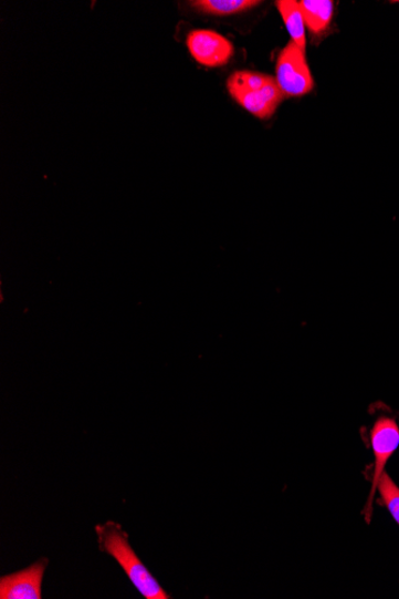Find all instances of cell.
Returning a JSON list of instances; mask_svg holds the SVG:
<instances>
[{
  "label": "cell",
  "mask_w": 399,
  "mask_h": 599,
  "mask_svg": "<svg viewBox=\"0 0 399 599\" xmlns=\"http://www.w3.org/2000/svg\"><path fill=\"white\" fill-rule=\"evenodd\" d=\"M99 550L107 552L119 564L128 579L146 599H169L170 595L147 570L128 541V535L120 524L107 521L96 527Z\"/></svg>",
  "instance_id": "obj_1"
},
{
  "label": "cell",
  "mask_w": 399,
  "mask_h": 599,
  "mask_svg": "<svg viewBox=\"0 0 399 599\" xmlns=\"http://www.w3.org/2000/svg\"><path fill=\"white\" fill-rule=\"evenodd\" d=\"M227 85L230 96L260 120L271 118L285 99L276 80L270 74L235 71Z\"/></svg>",
  "instance_id": "obj_2"
},
{
  "label": "cell",
  "mask_w": 399,
  "mask_h": 599,
  "mask_svg": "<svg viewBox=\"0 0 399 599\" xmlns=\"http://www.w3.org/2000/svg\"><path fill=\"white\" fill-rule=\"evenodd\" d=\"M276 82L284 97H302L315 83L306 62L305 51L291 41L276 60Z\"/></svg>",
  "instance_id": "obj_3"
},
{
  "label": "cell",
  "mask_w": 399,
  "mask_h": 599,
  "mask_svg": "<svg viewBox=\"0 0 399 599\" xmlns=\"http://www.w3.org/2000/svg\"><path fill=\"white\" fill-rule=\"evenodd\" d=\"M369 438H371V446L375 455V467L371 493H369L367 504L364 508V515L367 523L372 519L375 494L380 477L384 474V469H386L388 461L392 457L399 446V426L395 419L386 415L379 416L375 422L371 432H369Z\"/></svg>",
  "instance_id": "obj_4"
},
{
  "label": "cell",
  "mask_w": 399,
  "mask_h": 599,
  "mask_svg": "<svg viewBox=\"0 0 399 599\" xmlns=\"http://www.w3.org/2000/svg\"><path fill=\"white\" fill-rule=\"evenodd\" d=\"M187 48L191 56L206 68L227 65L234 54L232 42L214 30H193L187 37Z\"/></svg>",
  "instance_id": "obj_5"
},
{
  "label": "cell",
  "mask_w": 399,
  "mask_h": 599,
  "mask_svg": "<svg viewBox=\"0 0 399 599\" xmlns=\"http://www.w3.org/2000/svg\"><path fill=\"white\" fill-rule=\"evenodd\" d=\"M49 559L38 562L17 574L0 578V598L2 599H41L42 581Z\"/></svg>",
  "instance_id": "obj_6"
},
{
  "label": "cell",
  "mask_w": 399,
  "mask_h": 599,
  "mask_svg": "<svg viewBox=\"0 0 399 599\" xmlns=\"http://www.w3.org/2000/svg\"><path fill=\"white\" fill-rule=\"evenodd\" d=\"M300 6L309 33L317 37L327 32L334 17L330 0H302Z\"/></svg>",
  "instance_id": "obj_7"
},
{
  "label": "cell",
  "mask_w": 399,
  "mask_h": 599,
  "mask_svg": "<svg viewBox=\"0 0 399 599\" xmlns=\"http://www.w3.org/2000/svg\"><path fill=\"white\" fill-rule=\"evenodd\" d=\"M276 8L283 18L288 33L294 43L305 51L306 50V35H305V21L300 2L294 0H277Z\"/></svg>",
  "instance_id": "obj_8"
},
{
  "label": "cell",
  "mask_w": 399,
  "mask_h": 599,
  "mask_svg": "<svg viewBox=\"0 0 399 599\" xmlns=\"http://www.w3.org/2000/svg\"><path fill=\"white\" fill-rule=\"evenodd\" d=\"M189 4L202 13L212 14V17H232V14L254 9L262 2H256V0H197V2Z\"/></svg>",
  "instance_id": "obj_9"
},
{
  "label": "cell",
  "mask_w": 399,
  "mask_h": 599,
  "mask_svg": "<svg viewBox=\"0 0 399 599\" xmlns=\"http://www.w3.org/2000/svg\"><path fill=\"white\" fill-rule=\"evenodd\" d=\"M377 489L382 504L388 507L389 513L399 526V487L387 473H384Z\"/></svg>",
  "instance_id": "obj_10"
}]
</instances>
